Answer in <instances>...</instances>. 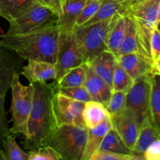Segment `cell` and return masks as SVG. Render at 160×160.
I'll return each instance as SVG.
<instances>
[{
	"instance_id": "1",
	"label": "cell",
	"mask_w": 160,
	"mask_h": 160,
	"mask_svg": "<svg viewBox=\"0 0 160 160\" xmlns=\"http://www.w3.org/2000/svg\"><path fill=\"white\" fill-rule=\"evenodd\" d=\"M34 86L33 106L30 113L27 134L23 142L28 150L48 146L52 134L56 128L52 109V97L56 84L32 83Z\"/></svg>"
},
{
	"instance_id": "2",
	"label": "cell",
	"mask_w": 160,
	"mask_h": 160,
	"mask_svg": "<svg viewBox=\"0 0 160 160\" xmlns=\"http://www.w3.org/2000/svg\"><path fill=\"white\" fill-rule=\"evenodd\" d=\"M60 29L56 24L24 34H2L0 43L25 60L56 63Z\"/></svg>"
},
{
	"instance_id": "3",
	"label": "cell",
	"mask_w": 160,
	"mask_h": 160,
	"mask_svg": "<svg viewBox=\"0 0 160 160\" xmlns=\"http://www.w3.org/2000/svg\"><path fill=\"white\" fill-rule=\"evenodd\" d=\"M121 15L123 14H117L110 20L74 28L73 32L85 63L91 62L100 53L107 50L109 32Z\"/></svg>"
},
{
	"instance_id": "4",
	"label": "cell",
	"mask_w": 160,
	"mask_h": 160,
	"mask_svg": "<svg viewBox=\"0 0 160 160\" xmlns=\"http://www.w3.org/2000/svg\"><path fill=\"white\" fill-rule=\"evenodd\" d=\"M88 129L73 125L56 126L48 146L56 151L59 160H82Z\"/></svg>"
},
{
	"instance_id": "5",
	"label": "cell",
	"mask_w": 160,
	"mask_h": 160,
	"mask_svg": "<svg viewBox=\"0 0 160 160\" xmlns=\"http://www.w3.org/2000/svg\"><path fill=\"white\" fill-rule=\"evenodd\" d=\"M20 74L14 73L10 85L12 93L10 112L12 126L9 130L12 134H22L25 137L33 106L34 86L31 83L28 85H23L20 81Z\"/></svg>"
},
{
	"instance_id": "6",
	"label": "cell",
	"mask_w": 160,
	"mask_h": 160,
	"mask_svg": "<svg viewBox=\"0 0 160 160\" xmlns=\"http://www.w3.org/2000/svg\"><path fill=\"white\" fill-rule=\"evenodd\" d=\"M59 16L51 7L35 2L17 18L9 22L6 34H24L56 24Z\"/></svg>"
},
{
	"instance_id": "7",
	"label": "cell",
	"mask_w": 160,
	"mask_h": 160,
	"mask_svg": "<svg viewBox=\"0 0 160 160\" xmlns=\"http://www.w3.org/2000/svg\"><path fill=\"white\" fill-rule=\"evenodd\" d=\"M85 63L73 31L60 30L56 53V78L58 81L66 73L74 67Z\"/></svg>"
},
{
	"instance_id": "8",
	"label": "cell",
	"mask_w": 160,
	"mask_h": 160,
	"mask_svg": "<svg viewBox=\"0 0 160 160\" xmlns=\"http://www.w3.org/2000/svg\"><path fill=\"white\" fill-rule=\"evenodd\" d=\"M152 91V73L144 75L134 81L127 93L126 107L137 117L140 125L150 117V100Z\"/></svg>"
},
{
	"instance_id": "9",
	"label": "cell",
	"mask_w": 160,
	"mask_h": 160,
	"mask_svg": "<svg viewBox=\"0 0 160 160\" xmlns=\"http://www.w3.org/2000/svg\"><path fill=\"white\" fill-rule=\"evenodd\" d=\"M84 104L82 102L65 96L56 90L52 97V109L56 125L85 128L82 117Z\"/></svg>"
},
{
	"instance_id": "10",
	"label": "cell",
	"mask_w": 160,
	"mask_h": 160,
	"mask_svg": "<svg viewBox=\"0 0 160 160\" xmlns=\"http://www.w3.org/2000/svg\"><path fill=\"white\" fill-rule=\"evenodd\" d=\"M112 128L118 133L126 146L132 152L135 145L141 125L134 112L126 107L120 115L111 118Z\"/></svg>"
},
{
	"instance_id": "11",
	"label": "cell",
	"mask_w": 160,
	"mask_h": 160,
	"mask_svg": "<svg viewBox=\"0 0 160 160\" xmlns=\"http://www.w3.org/2000/svg\"><path fill=\"white\" fill-rule=\"evenodd\" d=\"M22 60L0 43V95L6 96L10 89L13 74L20 73L23 67Z\"/></svg>"
},
{
	"instance_id": "12",
	"label": "cell",
	"mask_w": 160,
	"mask_h": 160,
	"mask_svg": "<svg viewBox=\"0 0 160 160\" xmlns=\"http://www.w3.org/2000/svg\"><path fill=\"white\" fill-rule=\"evenodd\" d=\"M86 76L84 87L92 101L106 106L112 95V88L93 70L89 63H85Z\"/></svg>"
},
{
	"instance_id": "13",
	"label": "cell",
	"mask_w": 160,
	"mask_h": 160,
	"mask_svg": "<svg viewBox=\"0 0 160 160\" xmlns=\"http://www.w3.org/2000/svg\"><path fill=\"white\" fill-rule=\"evenodd\" d=\"M21 73L31 84L45 83L49 80H56V68L54 63L30 59L27 65L23 66Z\"/></svg>"
},
{
	"instance_id": "14",
	"label": "cell",
	"mask_w": 160,
	"mask_h": 160,
	"mask_svg": "<svg viewBox=\"0 0 160 160\" xmlns=\"http://www.w3.org/2000/svg\"><path fill=\"white\" fill-rule=\"evenodd\" d=\"M117 62L133 81L152 73L153 62L137 53L120 55L117 56Z\"/></svg>"
},
{
	"instance_id": "15",
	"label": "cell",
	"mask_w": 160,
	"mask_h": 160,
	"mask_svg": "<svg viewBox=\"0 0 160 160\" xmlns=\"http://www.w3.org/2000/svg\"><path fill=\"white\" fill-rule=\"evenodd\" d=\"M117 63V56L108 50L100 53L92 62H89L94 71L111 88Z\"/></svg>"
},
{
	"instance_id": "16",
	"label": "cell",
	"mask_w": 160,
	"mask_h": 160,
	"mask_svg": "<svg viewBox=\"0 0 160 160\" xmlns=\"http://www.w3.org/2000/svg\"><path fill=\"white\" fill-rule=\"evenodd\" d=\"M88 0H64L62 13L58 20L57 25L62 31L74 30L76 21Z\"/></svg>"
},
{
	"instance_id": "17",
	"label": "cell",
	"mask_w": 160,
	"mask_h": 160,
	"mask_svg": "<svg viewBox=\"0 0 160 160\" xmlns=\"http://www.w3.org/2000/svg\"><path fill=\"white\" fill-rule=\"evenodd\" d=\"M112 127L110 118L95 128L88 129L87 140L82 160H91L94 155L98 152L105 135Z\"/></svg>"
},
{
	"instance_id": "18",
	"label": "cell",
	"mask_w": 160,
	"mask_h": 160,
	"mask_svg": "<svg viewBox=\"0 0 160 160\" xmlns=\"http://www.w3.org/2000/svg\"><path fill=\"white\" fill-rule=\"evenodd\" d=\"M125 20H126V33L120 46L118 56L129 54V53H137L146 58L142 50L135 23L132 17L127 12L125 13Z\"/></svg>"
},
{
	"instance_id": "19",
	"label": "cell",
	"mask_w": 160,
	"mask_h": 160,
	"mask_svg": "<svg viewBox=\"0 0 160 160\" xmlns=\"http://www.w3.org/2000/svg\"><path fill=\"white\" fill-rule=\"evenodd\" d=\"M82 117L87 129L95 128L111 118L105 105L92 100L85 102Z\"/></svg>"
},
{
	"instance_id": "20",
	"label": "cell",
	"mask_w": 160,
	"mask_h": 160,
	"mask_svg": "<svg viewBox=\"0 0 160 160\" xmlns=\"http://www.w3.org/2000/svg\"><path fill=\"white\" fill-rule=\"evenodd\" d=\"M159 138V134L152 122L151 118L148 117L141 125L138 136L133 149V153L143 156L144 152L146 151L148 146Z\"/></svg>"
},
{
	"instance_id": "21",
	"label": "cell",
	"mask_w": 160,
	"mask_h": 160,
	"mask_svg": "<svg viewBox=\"0 0 160 160\" xmlns=\"http://www.w3.org/2000/svg\"><path fill=\"white\" fill-rule=\"evenodd\" d=\"M36 0H0V17L11 22L31 7Z\"/></svg>"
},
{
	"instance_id": "22",
	"label": "cell",
	"mask_w": 160,
	"mask_h": 160,
	"mask_svg": "<svg viewBox=\"0 0 160 160\" xmlns=\"http://www.w3.org/2000/svg\"><path fill=\"white\" fill-rule=\"evenodd\" d=\"M128 8L114 0H102L95 15L84 25L92 24L112 19L117 14L126 13ZM83 26V25H82Z\"/></svg>"
},
{
	"instance_id": "23",
	"label": "cell",
	"mask_w": 160,
	"mask_h": 160,
	"mask_svg": "<svg viewBox=\"0 0 160 160\" xmlns=\"http://www.w3.org/2000/svg\"><path fill=\"white\" fill-rule=\"evenodd\" d=\"M150 118L160 138V76L152 74Z\"/></svg>"
},
{
	"instance_id": "24",
	"label": "cell",
	"mask_w": 160,
	"mask_h": 160,
	"mask_svg": "<svg viewBox=\"0 0 160 160\" xmlns=\"http://www.w3.org/2000/svg\"><path fill=\"white\" fill-rule=\"evenodd\" d=\"M98 152L120 153V154L132 153V152L123 143L121 138L120 137L118 133L112 128V127L105 135Z\"/></svg>"
},
{
	"instance_id": "25",
	"label": "cell",
	"mask_w": 160,
	"mask_h": 160,
	"mask_svg": "<svg viewBox=\"0 0 160 160\" xmlns=\"http://www.w3.org/2000/svg\"><path fill=\"white\" fill-rule=\"evenodd\" d=\"M126 33L125 14L121 15L110 31L107 40V50L118 56Z\"/></svg>"
},
{
	"instance_id": "26",
	"label": "cell",
	"mask_w": 160,
	"mask_h": 160,
	"mask_svg": "<svg viewBox=\"0 0 160 160\" xmlns=\"http://www.w3.org/2000/svg\"><path fill=\"white\" fill-rule=\"evenodd\" d=\"M85 76V63H84L69 70L59 81H55V84L57 88L81 87L84 86Z\"/></svg>"
},
{
	"instance_id": "27",
	"label": "cell",
	"mask_w": 160,
	"mask_h": 160,
	"mask_svg": "<svg viewBox=\"0 0 160 160\" xmlns=\"http://www.w3.org/2000/svg\"><path fill=\"white\" fill-rule=\"evenodd\" d=\"M2 146L7 160H29V153L23 151L17 144L15 134H9Z\"/></svg>"
},
{
	"instance_id": "28",
	"label": "cell",
	"mask_w": 160,
	"mask_h": 160,
	"mask_svg": "<svg viewBox=\"0 0 160 160\" xmlns=\"http://www.w3.org/2000/svg\"><path fill=\"white\" fill-rule=\"evenodd\" d=\"M134 81L131 79L128 73L117 63L112 78V91L128 93L132 86Z\"/></svg>"
},
{
	"instance_id": "29",
	"label": "cell",
	"mask_w": 160,
	"mask_h": 160,
	"mask_svg": "<svg viewBox=\"0 0 160 160\" xmlns=\"http://www.w3.org/2000/svg\"><path fill=\"white\" fill-rule=\"evenodd\" d=\"M127 93L121 92H112L106 107L111 118L120 115L126 109Z\"/></svg>"
},
{
	"instance_id": "30",
	"label": "cell",
	"mask_w": 160,
	"mask_h": 160,
	"mask_svg": "<svg viewBox=\"0 0 160 160\" xmlns=\"http://www.w3.org/2000/svg\"><path fill=\"white\" fill-rule=\"evenodd\" d=\"M102 1V0H88L77 20L74 28L82 26L87 23L97 12L101 5Z\"/></svg>"
},
{
	"instance_id": "31",
	"label": "cell",
	"mask_w": 160,
	"mask_h": 160,
	"mask_svg": "<svg viewBox=\"0 0 160 160\" xmlns=\"http://www.w3.org/2000/svg\"><path fill=\"white\" fill-rule=\"evenodd\" d=\"M56 91L59 93L69 97L70 98L77 100V101L82 102H87L91 101V97L88 95L84 86L81 87H71V88H57Z\"/></svg>"
},
{
	"instance_id": "32",
	"label": "cell",
	"mask_w": 160,
	"mask_h": 160,
	"mask_svg": "<svg viewBox=\"0 0 160 160\" xmlns=\"http://www.w3.org/2000/svg\"><path fill=\"white\" fill-rule=\"evenodd\" d=\"M91 160H145L143 156L134 154H120L114 152H98Z\"/></svg>"
},
{
	"instance_id": "33",
	"label": "cell",
	"mask_w": 160,
	"mask_h": 160,
	"mask_svg": "<svg viewBox=\"0 0 160 160\" xmlns=\"http://www.w3.org/2000/svg\"><path fill=\"white\" fill-rule=\"evenodd\" d=\"M29 160H59L57 153L50 146H44L30 151Z\"/></svg>"
},
{
	"instance_id": "34",
	"label": "cell",
	"mask_w": 160,
	"mask_h": 160,
	"mask_svg": "<svg viewBox=\"0 0 160 160\" xmlns=\"http://www.w3.org/2000/svg\"><path fill=\"white\" fill-rule=\"evenodd\" d=\"M5 98L6 96L0 95V146L3 145L6 138L11 134L5 110Z\"/></svg>"
},
{
	"instance_id": "35",
	"label": "cell",
	"mask_w": 160,
	"mask_h": 160,
	"mask_svg": "<svg viewBox=\"0 0 160 160\" xmlns=\"http://www.w3.org/2000/svg\"><path fill=\"white\" fill-rule=\"evenodd\" d=\"M150 48H151L152 59L154 62L160 56V31H158L156 28L152 34Z\"/></svg>"
},
{
	"instance_id": "36",
	"label": "cell",
	"mask_w": 160,
	"mask_h": 160,
	"mask_svg": "<svg viewBox=\"0 0 160 160\" xmlns=\"http://www.w3.org/2000/svg\"><path fill=\"white\" fill-rule=\"evenodd\" d=\"M143 156L145 160H160V138L148 146Z\"/></svg>"
},
{
	"instance_id": "37",
	"label": "cell",
	"mask_w": 160,
	"mask_h": 160,
	"mask_svg": "<svg viewBox=\"0 0 160 160\" xmlns=\"http://www.w3.org/2000/svg\"><path fill=\"white\" fill-rule=\"evenodd\" d=\"M52 8L59 16V18L62 13V0H50Z\"/></svg>"
},
{
	"instance_id": "38",
	"label": "cell",
	"mask_w": 160,
	"mask_h": 160,
	"mask_svg": "<svg viewBox=\"0 0 160 160\" xmlns=\"http://www.w3.org/2000/svg\"><path fill=\"white\" fill-rule=\"evenodd\" d=\"M152 74L160 76V59H157L153 62L152 69Z\"/></svg>"
},
{
	"instance_id": "39",
	"label": "cell",
	"mask_w": 160,
	"mask_h": 160,
	"mask_svg": "<svg viewBox=\"0 0 160 160\" xmlns=\"http://www.w3.org/2000/svg\"><path fill=\"white\" fill-rule=\"evenodd\" d=\"M114 1L120 3V4L126 6L127 8H128L131 5H132L133 3L136 2L138 1V0H114Z\"/></svg>"
},
{
	"instance_id": "40",
	"label": "cell",
	"mask_w": 160,
	"mask_h": 160,
	"mask_svg": "<svg viewBox=\"0 0 160 160\" xmlns=\"http://www.w3.org/2000/svg\"><path fill=\"white\" fill-rule=\"evenodd\" d=\"M36 2L40 4L44 5V6H49V7L52 8L51 6V2H50V0H36ZM54 10V9H53Z\"/></svg>"
},
{
	"instance_id": "41",
	"label": "cell",
	"mask_w": 160,
	"mask_h": 160,
	"mask_svg": "<svg viewBox=\"0 0 160 160\" xmlns=\"http://www.w3.org/2000/svg\"><path fill=\"white\" fill-rule=\"evenodd\" d=\"M0 160H7L6 156H5L4 152H3L2 148H0Z\"/></svg>"
},
{
	"instance_id": "42",
	"label": "cell",
	"mask_w": 160,
	"mask_h": 160,
	"mask_svg": "<svg viewBox=\"0 0 160 160\" xmlns=\"http://www.w3.org/2000/svg\"><path fill=\"white\" fill-rule=\"evenodd\" d=\"M160 20V0L159 2V6H158L157 9V23Z\"/></svg>"
},
{
	"instance_id": "43",
	"label": "cell",
	"mask_w": 160,
	"mask_h": 160,
	"mask_svg": "<svg viewBox=\"0 0 160 160\" xmlns=\"http://www.w3.org/2000/svg\"><path fill=\"white\" fill-rule=\"evenodd\" d=\"M156 29H157L159 31H160V20L158 22L157 24H156Z\"/></svg>"
},
{
	"instance_id": "44",
	"label": "cell",
	"mask_w": 160,
	"mask_h": 160,
	"mask_svg": "<svg viewBox=\"0 0 160 160\" xmlns=\"http://www.w3.org/2000/svg\"><path fill=\"white\" fill-rule=\"evenodd\" d=\"M160 59V56H159V59Z\"/></svg>"
},
{
	"instance_id": "45",
	"label": "cell",
	"mask_w": 160,
	"mask_h": 160,
	"mask_svg": "<svg viewBox=\"0 0 160 160\" xmlns=\"http://www.w3.org/2000/svg\"><path fill=\"white\" fill-rule=\"evenodd\" d=\"M62 1H64V0H62Z\"/></svg>"
}]
</instances>
